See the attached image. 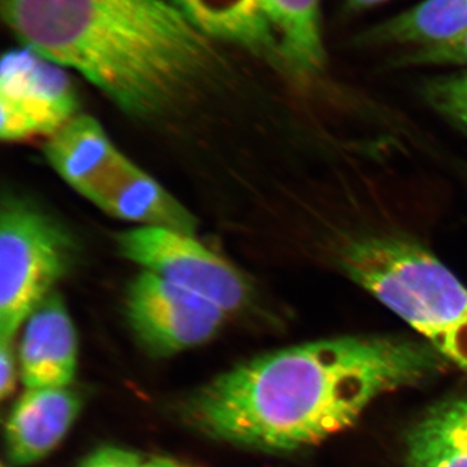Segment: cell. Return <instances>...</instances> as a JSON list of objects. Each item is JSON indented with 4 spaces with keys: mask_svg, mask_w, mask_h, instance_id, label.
I'll list each match as a JSON object with an SVG mask.
<instances>
[{
    "mask_svg": "<svg viewBox=\"0 0 467 467\" xmlns=\"http://www.w3.org/2000/svg\"><path fill=\"white\" fill-rule=\"evenodd\" d=\"M77 353L75 325L60 295L52 292L26 319L20 361L27 389L67 387L75 377Z\"/></svg>",
    "mask_w": 467,
    "mask_h": 467,
    "instance_id": "8fae6325",
    "label": "cell"
},
{
    "mask_svg": "<svg viewBox=\"0 0 467 467\" xmlns=\"http://www.w3.org/2000/svg\"><path fill=\"white\" fill-rule=\"evenodd\" d=\"M150 467H184L171 460L153 459L150 460Z\"/></svg>",
    "mask_w": 467,
    "mask_h": 467,
    "instance_id": "ffe728a7",
    "label": "cell"
},
{
    "mask_svg": "<svg viewBox=\"0 0 467 467\" xmlns=\"http://www.w3.org/2000/svg\"><path fill=\"white\" fill-rule=\"evenodd\" d=\"M104 213L138 226L162 227L195 235L198 221L152 175L122 156L88 198Z\"/></svg>",
    "mask_w": 467,
    "mask_h": 467,
    "instance_id": "9c48e42d",
    "label": "cell"
},
{
    "mask_svg": "<svg viewBox=\"0 0 467 467\" xmlns=\"http://www.w3.org/2000/svg\"><path fill=\"white\" fill-rule=\"evenodd\" d=\"M75 245L54 218L32 202L3 198L0 213V337L18 327L69 272Z\"/></svg>",
    "mask_w": 467,
    "mask_h": 467,
    "instance_id": "5b68a950",
    "label": "cell"
},
{
    "mask_svg": "<svg viewBox=\"0 0 467 467\" xmlns=\"http://www.w3.org/2000/svg\"><path fill=\"white\" fill-rule=\"evenodd\" d=\"M386 2V0H348L353 8H367L371 5H379V3Z\"/></svg>",
    "mask_w": 467,
    "mask_h": 467,
    "instance_id": "d6986e66",
    "label": "cell"
},
{
    "mask_svg": "<svg viewBox=\"0 0 467 467\" xmlns=\"http://www.w3.org/2000/svg\"><path fill=\"white\" fill-rule=\"evenodd\" d=\"M116 243L121 256L143 272L199 295L226 315L250 303L247 278L192 234L138 226L119 233Z\"/></svg>",
    "mask_w": 467,
    "mask_h": 467,
    "instance_id": "8992f818",
    "label": "cell"
},
{
    "mask_svg": "<svg viewBox=\"0 0 467 467\" xmlns=\"http://www.w3.org/2000/svg\"><path fill=\"white\" fill-rule=\"evenodd\" d=\"M343 275L467 370V288L420 243L396 235L348 236L334 247Z\"/></svg>",
    "mask_w": 467,
    "mask_h": 467,
    "instance_id": "3957f363",
    "label": "cell"
},
{
    "mask_svg": "<svg viewBox=\"0 0 467 467\" xmlns=\"http://www.w3.org/2000/svg\"><path fill=\"white\" fill-rule=\"evenodd\" d=\"M467 29V0H423L362 34L365 45H441Z\"/></svg>",
    "mask_w": 467,
    "mask_h": 467,
    "instance_id": "4fadbf2b",
    "label": "cell"
},
{
    "mask_svg": "<svg viewBox=\"0 0 467 467\" xmlns=\"http://www.w3.org/2000/svg\"><path fill=\"white\" fill-rule=\"evenodd\" d=\"M48 164L85 199L122 159L121 152L92 116H76L45 146Z\"/></svg>",
    "mask_w": 467,
    "mask_h": 467,
    "instance_id": "7c38bea8",
    "label": "cell"
},
{
    "mask_svg": "<svg viewBox=\"0 0 467 467\" xmlns=\"http://www.w3.org/2000/svg\"><path fill=\"white\" fill-rule=\"evenodd\" d=\"M79 410L81 398L67 387L27 389L5 425L9 461L27 466L45 459L63 441Z\"/></svg>",
    "mask_w": 467,
    "mask_h": 467,
    "instance_id": "30bf717a",
    "label": "cell"
},
{
    "mask_svg": "<svg viewBox=\"0 0 467 467\" xmlns=\"http://www.w3.org/2000/svg\"><path fill=\"white\" fill-rule=\"evenodd\" d=\"M400 66H466L467 29L450 41L417 48L398 60Z\"/></svg>",
    "mask_w": 467,
    "mask_h": 467,
    "instance_id": "2e32d148",
    "label": "cell"
},
{
    "mask_svg": "<svg viewBox=\"0 0 467 467\" xmlns=\"http://www.w3.org/2000/svg\"><path fill=\"white\" fill-rule=\"evenodd\" d=\"M0 346V395L5 399L15 389V356L12 340H2Z\"/></svg>",
    "mask_w": 467,
    "mask_h": 467,
    "instance_id": "ac0fdd59",
    "label": "cell"
},
{
    "mask_svg": "<svg viewBox=\"0 0 467 467\" xmlns=\"http://www.w3.org/2000/svg\"><path fill=\"white\" fill-rule=\"evenodd\" d=\"M439 367L431 346L342 337L238 365L190 398L186 417L218 441L264 451L312 447L355 425L377 398Z\"/></svg>",
    "mask_w": 467,
    "mask_h": 467,
    "instance_id": "6da1fadb",
    "label": "cell"
},
{
    "mask_svg": "<svg viewBox=\"0 0 467 467\" xmlns=\"http://www.w3.org/2000/svg\"><path fill=\"white\" fill-rule=\"evenodd\" d=\"M79 101L64 67L29 48L3 55L0 67V137L21 142L57 133L78 116Z\"/></svg>",
    "mask_w": 467,
    "mask_h": 467,
    "instance_id": "52a82bcc",
    "label": "cell"
},
{
    "mask_svg": "<svg viewBox=\"0 0 467 467\" xmlns=\"http://www.w3.org/2000/svg\"><path fill=\"white\" fill-rule=\"evenodd\" d=\"M214 42L238 46L292 76L325 63L321 0H171Z\"/></svg>",
    "mask_w": 467,
    "mask_h": 467,
    "instance_id": "277c9868",
    "label": "cell"
},
{
    "mask_svg": "<svg viewBox=\"0 0 467 467\" xmlns=\"http://www.w3.org/2000/svg\"><path fill=\"white\" fill-rule=\"evenodd\" d=\"M78 467H150V461L124 448L103 447L92 451Z\"/></svg>",
    "mask_w": 467,
    "mask_h": 467,
    "instance_id": "e0dca14e",
    "label": "cell"
},
{
    "mask_svg": "<svg viewBox=\"0 0 467 467\" xmlns=\"http://www.w3.org/2000/svg\"><path fill=\"white\" fill-rule=\"evenodd\" d=\"M125 306L135 337L155 356L209 342L227 316L211 301L147 272L129 285Z\"/></svg>",
    "mask_w": 467,
    "mask_h": 467,
    "instance_id": "ba28073f",
    "label": "cell"
},
{
    "mask_svg": "<svg viewBox=\"0 0 467 467\" xmlns=\"http://www.w3.org/2000/svg\"><path fill=\"white\" fill-rule=\"evenodd\" d=\"M407 467H467V398L432 409L411 430Z\"/></svg>",
    "mask_w": 467,
    "mask_h": 467,
    "instance_id": "5bb4252c",
    "label": "cell"
},
{
    "mask_svg": "<svg viewBox=\"0 0 467 467\" xmlns=\"http://www.w3.org/2000/svg\"><path fill=\"white\" fill-rule=\"evenodd\" d=\"M0 11L23 47L140 121L186 115L229 73L217 42L171 0H0Z\"/></svg>",
    "mask_w": 467,
    "mask_h": 467,
    "instance_id": "7a4b0ae2",
    "label": "cell"
},
{
    "mask_svg": "<svg viewBox=\"0 0 467 467\" xmlns=\"http://www.w3.org/2000/svg\"><path fill=\"white\" fill-rule=\"evenodd\" d=\"M423 94L432 109L467 128V70L427 82Z\"/></svg>",
    "mask_w": 467,
    "mask_h": 467,
    "instance_id": "9a60e30c",
    "label": "cell"
}]
</instances>
